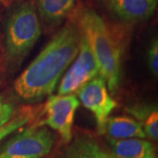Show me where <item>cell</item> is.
<instances>
[{"mask_svg":"<svg viewBox=\"0 0 158 158\" xmlns=\"http://www.w3.org/2000/svg\"><path fill=\"white\" fill-rule=\"evenodd\" d=\"M79 105L80 101L74 94L50 95L44 106L45 118L37 125L56 131L62 142H68L73 135L74 118Z\"/></svg>","mask_w":158,"mask_h":158,"instance_id":"obj_6","label":"cell"},{"mask_svg":"<svg viewBox=\"0 0 158 158\" xmlns=\"http://www.w3.org/2000/svg\"><path fill=\"white\" fill-rule=\"evenodd\" d=\"M148 64L151 73L157 77L158 75V40L153 39L148 50Z\"/></svg>","mask_w":158,"mask_h":158,"instance_id":"obj_15","label":"cell"},{"mask_svg":"<svg viewBox=\"0 0 158 158\" xmlns=\"http://www.w3.org/2000/svg\"><path fill=\"white\" fill-rule=\"evenodd\" d=\"M79 101L94 115L98 134L104 135L105 125L110 114L117 106L105 79L99 75L85 84L77 90Z\"/></svg>","mask_w":158,"mask_h":158,"instance_id":"obj_7","label":"cell"},{"mask_svg":"<svg viewBox=\"0 0 158 158\" xmlns=\"http://www.w3.org/2000/svg\"><path fill=\"white\" fill-rule=\"evenodd\" d=\"M104 135L114 139L146 138L141 123L127 116H109L105 125Z\"/></svg>","mask_w":158,"mask_h":158,"instance_id":"obj_11","label":"cell"},{"mask_svg":"<svg viewBox=\"0 0 158 158\" xmlns=\"http://www.w3.org/2000/svg\"><path fill=\"white\" fill-rule=\"evenodd\" d=\"M31 118H32V113H24L17 117H14L7 124L0 127V141L4 140L8 135H11L13 132L26 126L31 120Z\"/></svg>","mask_w":158,"mask_h":158,"instance_id":"obj_14","label":"cell"},{"mask_svg":"<svg viewBox=\"0 0 158 158\" xmlns=\"http://www.w3.org/2000/svg\"><path fill=\"white\" fill-rule=\"evenodd\" d=\"M77 26L89 42L99 76L105 79L110 93L116 94L121 74V50L118 42L104 19L91 9L81 11Z\"/></svg>","mask_w":158,"mask_h":158,"instance_id":"obj_2","label":"cell"},{"mask_svg":"<svg viewBox=\"0 0 158 158\" xmlns=\"http://www.w3.org/2000/svg\"><path fill=\"white\" fill-rule=\"evenodd\" d=\"M107 147L118 158H156V149L144 138L114 139L106 136Z\"/></svg>","mask_w":158,"mask_h":158,"instance_id":"obj_10","label":"cell"},{"mask_svg":"<svg viewBox=\"0 0 158 158\" xmlns=\"http://www.w3.org/2000/svg\"><path fill=\"white\" fill-rule=\"evenodd\" d=\"M52 158H118L96 136L87 132L76 133Z\"/></svg>","mask_w":158,"mask_h":158,"instance_id":"obj_8","label":"cell"},{"mask_svg":"<svg viewBox=\"0 0 158 158\" xmlns=\"http://www.w3.org/2000/svg\"><path fill=\"white\" fill-rule=\"evenodd\" d=\"M81 30L66 24L16 79L13 89L21 102L35 103L52 95L69 66L76 58Z\"/></svg>","mask_w":158,"mask_h":158,"instance_id":"obj_1","label":"cell"},{"mask_svg":"<svg viewBox=\"0 0 158 158\" xmlns=\"http://www.w3.org/2000/svg\"><path fill=\"white\" fill-rule=\"evenodd\" d=\"M103 6L113 17L121 21L136 23L152 17L158 0H100Z\"/></svg>","mask_w":158,"mask_h":158,"instance_id":"obj_9","label":"cell"},{"mask_svg":"<svg viewBox=\"0 0 158 158\" xmlns=\"http://www.w3.org/2000/svg\"><path fill=\"white\" fill-rule=\"evenodd\" d=\"M134 118L140 122L146 134L153 141L158 139V110L157 106L154 104L140 103L126 108Z\"/></svg>","mask_w":158,"mask_h":158,"instance_id":"obj_13","label":"cell"},{"mask_svg":"<svg viewBox=\"0 0 158 158\" xmlns=\"http://www.w3.org/2000/svg\"><path fill=\"white\" fill-rule=\"evenodd\" d=\"M14 118V107L0 95V127L7 124Z\"/></svg>","mask_w":158,"mask_h":158,"instance_id":"obj_16","label":"cell"},{"mask_svg":"<svg viewBox=\"0 0 158 158\" xmlns=\"http://www.w3.org/2000/svg\"><path fill=\"white\" fill-rule=\"evenodd\" d=\"M41 35L39 15L32 3L25 2L11 11L7 19L4 41L6 68L15 71L20 67Z\"/></svg>","mask_w":158,"mask_h":158,"instance_id":"obj_3","label":"cell"},{"mask_svg":"<svg viewBox=\"0 0 158 158\" xmlns=\"http://www.w3.org/2000/svg\"><path fill=\"white\" fill-rule=\"evenodd\" d=\"M99 75V69L89 42L81 32L79 50L58 85V95L77 93L85 84Z\"/></svg>","mask_w":158,"mask_h":158,"instance_id":"obj_5","label":"cell"},{"mask_svg":"<svg viewBox=\"0 0 158 158\" xmlns=\"http://www.w3.org/2000/svg\"><path fill=\"white\" fill-rule=\"evenodd\" d=\"M77 0H38V15L47 26L56 27L73 10Z\"/></svg>","mask_w":158,"mask_h":158,"instance_id":"obj_12","label":"cell"},{"mask_svg":"<svg viewBox=\"0 0 158 158\" xmlns=\"http://www.w3.org/2000/svg\"><path fill=\"white\" fill-rule=\"evenodd\" d=\"M54 144L55 136L48 127L36 124L7 141L0 150V158H43Z\"/></svg>","mask_w":158,"mask_h":158,"instance_id":"obj_4","label":"cell"},{"mask_svg":"<svg viewBox=\"0 0 158 158\" xmlns=\"http://www.w3.org/2000/svg\"><path fill=\"white\" fill-rule=\"evenodd\" d=\"M4 7H5V4H4V1H3V0H0V13L2 12L3 9H4Z\"/></svg>","mask_w":158,"mask_h":158,"instance_id":"obj_17","label":"cell"}]
</instances>
